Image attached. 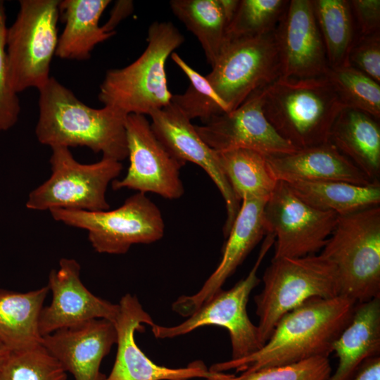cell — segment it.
Wrapping results in <instances>:
<instances>
[{
    "label": "cell",
    "instance_id": "obj_8",
    "mask_svg": "<svg viewBox=\"0 0 380 380\" xmlns=\"http://www.w3.org/2000/svg\"><path fill=\"white\" fill-rule=\"evenodd\" d=\"M51 150V175L30 193L27 208L91 212L108 210L107 188L120 175L121 162L102 157L96 163L82 164L74 158L69 148L56 146Z\"/></svg>",
    "mask_w": 380,
    "mask_h": 380
},
{
    "label": "cell",
    "instance_id": "obj_13",
    "mask_svg": "<svg viewBox=\"0 0 380 380\" xmlns=\"http://www.w3.org/2000/svg\"><path fill=\"white\" fill-rule=\"evenodd\" d=\"M125 129L129 165L122 179L112 182L113 189L153 193L170 200L182 197L184 188L180 170L185 163L158 140L145 115H128Z\"/></svg>",
    "mask_w": 380,
    "mask_h": 380
},
{
    "label": "cell",
    "instance_id": "obj_24",
    "mask_svg": "<svg viewBox=\"0 0 380 380\" xmlns=\"http://www.w3.org/2000/svg\"><path fill=\"white\" fill-rule=\"evenodd\" d=\"M109 0H63L59 9L65 27L58 37L55 55L63 59L84 61L93 49L115 32L99 26Z\"/></svg>",
    "mask_w": 380,
    "mask_h": 380
},
{
    "label": "cell",
    "instance_id": "obj_16",
    "mask_svg": "<svg viewBox=\"0 0 380 380\" xmlns=\"http://www.w3.org/2000/svg\"><path fill=\"white\" fill-rule=\"evenodd\" d=\"M151 127L158 140L176 158L201 167L213 181L225 202L227 219L223 234L227 238L241 202L235 196L220 166L217 152L200 137L195 125L171 102L149 114Z\"/></svg>",
    "mask_w": 380,
    "mask_h": 380
},
{
    "label": "cell",
    "instance_id": "obj_2",
    "mask_svg": "<svg viewBox=\"0 0 380 380\" xmlns=\"http://www.w3.org/2000/svg\"><path fill=\"white\" fill-rule=\"evenodd\" d=\"M37 140L51 148L86 146L121 162L127 157V115L108 106L91 108L51 77L40 89Z\"/></svg>",
    "mask_w": 380,
    "mask_h": 380
},
{
    "label": "cell",
    "instance_id": "obj_9",
    "mask_svg": "<svg viewBox=\"0 0 380 380\" xmlns=\"http://www.w3.org/2000/svg\"><path fill=\"white\" fill-rule=\"evenodd\" d=\"M49 212L58 222L87 230L91 246L99 253L124 254L134 244H148L160 240L165 232L159 208L140 192L112 210L53 208Z\"/></svg>",
    "mask_w": 380,
    "mask_h": 380
},
{
    "label": "cell",
    "instance_id": "obj_30",
    "mask_svg": "<svg viewBox=\"0 0 380 380\" xmlns=\"http://www.w3.org/2000/svg\"><path fill=\"white\" fill-rule=\"evenodd\" d=\"M344 108L380 118V85L350 65L329 68L325 75Z\"/></svg>",
    "mask_w": 380,
    "mask_h": 380
},
{
    "label": "cell",
    "instance_id": "obj_22",
    "mask_svg": "<svg viewBox=\"0 0 380 380\" xmlns=\"http://www.w3.org/2000/svg\"><path fill=\"white\" fill-rule=\"evenodd\" d=\"M333 352L338 363L329 380H351L366 360L380 355V297L355 305Z\"/></svg>",
    "mask_w": 380,
    "mask_h": 380
},
{
    "label": "cell",
    "instance_id": "obj_28",
    "mask_svg": "<svg viewBox=\"0 0 380 380\" xmlns=\"http://www.w3.org/2000/svg\"><path fill=\"white\" fill-rule=\"evenodd\" d=\"M217 152L222 171L241 202L244 198L270 196L279 180L265 155L246 148Z\"/></svg>",
    "mask_w": 380,
    "mask_h": 380
},
{
    "label": "cell",
    "instance_id": "obj_27",
    "mask_svg": "<svg viewBox=\"0 0 380 380\" xmlns=\"http://www.w3.org/2000/svg\"><path fill=\"white\" fill-rule=\"evenodd\" d=\"M170 8L199 41L213 66L227 40L229 20L221 0H172Z\"/></svg>",
    "mask_w": 380,
    "mask_h": 380
},
{
    "label": "cell",
    "instance_id": "obj_38",
    "mask_svg": "<svg viewBox=\"0 0 380 380\" xmlns=\"http://www.w3.org/2000/svg\"><path fill=\"white\" fill-rule=\"evenodd\" d=\"M351 380H380V355L366 360Z\"/></svg>",
    "mask_w": 380,
    "mask_h": 380
},
{
    "label": "cell",
    "instance_id": "obj_17",
    "mask_svg": "<svg viewBox=\"0 0 380 380\" xmlns=\"http://www.w3.org/2000/svg\"><path fill=\"white\" fill-rule=\"evenodd\" d=\"M81 267L73 258H61L59 267L49 274L52 298L42 310L39 328L42 336L94 319L115 322L119 305L93 294L80 279Z\"/></svg>",
    "mask_w": 380,
    "mask_h": 380
},
{
    "label": "cell",
    "instance_id": "obj_7",
    "mask_svg": "<svg viewBox=\"0 0 380 380\" xmlns=\"http://www.w3.org/2000/svg\"><path fill=\"white\" fill-rule=\"evenodd\" d=\"M58 0H20L19 11L7 28L6 54L10 82L19 94L38 90L49 80L50 64L58 44Z\"/></svg>",
    "mask_w": 380,
    "mask_h": 380
},
{
    "label": "cell",
    "instance_id": "obj_12",
    "mask_svg": "<svg viewBox=\"0 0 380 380\" xmlns=\"http://www.w3.org/2000/svg\"><path fill=\"white\" fill-rule=\"evenodd\" d=\"M263 217L267 234L275 237L272 259H277L319 251L334 230L338 215L308 205L279 180L265 205Z\"/></svg>",
    "mask_w": 380,
    "mask_h": 380
},
{
    "label": "cell",
    "instance_id": "obj_15",
    "mask_svg": "<svg viewBox=\"0 0 380 380\" xmlns=\"http://www.w3.org/2000/svg\"><path fill=\"white\" fill-rule=\"evenodd\" d=\"M118 305L119 312L113 323L117 335V353L113 369L106 380H189L209 376V369L200 360L180 368L153 362L135 341V333L143 331L144 324L151 327L155 324L152 317L144 310L138 298L130 293L123 296Z\"/></svg>",
    "mask_w": 380,
    "mask_h": 380
},
{
    "label": "cell",
    "instance_id": "obj_19",
    "mask_svg": "<svg viewBox=\"0 0 380 380\" xmlns=\"http://www.w3.org/2000/svg\"><path fill=\"white\" fill-rule=\"evenodd\" d=\"M268 198H248L241 201L239 213L227 237L219 265L197 293L180 296L172 303L173 311L188 317L222 289L227 279L267 234L263 210Z\"/></svg>",
    "mask_w": 380,
    "mask_h": 380
},
{
    "label": "cell",
    "instance_id": "obj_37",
    "mask_svg": "<svg viewBox=\"0 0 380 380\" xmlns=\"http://www.w3.org/2000/svg\"><path fill=\"white\" fill-rule=\"evenodd\" d=\"M350 2L359 37L380 31L379 0H352Z\"/></svg>",
    "mask_w": 380,
    "mask_h": 380
},
{
    "label": "cell",
    "instance_id": "obj_26",
    "mask_svg": "<svg viewBox=\"0 0 380 380\" xmlns=\"http://www.w3.org/2000/svg\"><path fill=\"white\" fill-rule=\"evenodd\" d=\"M283 182L308 205L338 215L380 204V184L363 186L339 181Z\"/></svg>",
    "mask_w": 380,
    "mask_h": 380
},
{
    "label": "cell",
    "instance_id": "obj_14",
    "mask_svg": "<svg viewBox=\"0 0 380 380\" xmlns=\"http://www.w3.org/2000/svg\"><path fill=\"white\" fill-rule=\"evenodd\" d=\"M264 87L253 92L236 109L195 125L200 137L216 151L246 148L269 156L298 150L266 118L262 109Z\"/></svg>",
    "mask_w": 380,
    "mask_h": 380
},
{
    "label": "cell",
    "instance_id": "obj_34",
    "mask_svg": "<svg viewBox=\"0 0 380 380\" xmlns=\"http://www.w3.org/2000/svg\"><path fill=\"white\" fill-rule=\"evenodd\" d=\"M210 372L218 380H329L332 374L329 357L324 356L242 372L239 376L225 372Z\"/></svg>",
    "mask_w": 380,
    "mask_h": 380
},
{
    "label": "cell",
    "instance_id": "obj_25",
    "mask_svg": "<svg viewBox=\"0 0 380 380\" xmlns=\"http://www.w3.org/2000/svg\"><path fill=\"white\" fill-rule=\"evenodd\" d=\"M49 289L44 286L27 292L0 289V340L17 351L39 345V321Z\"/></svg>",
    "mask_w": 380,
    "mask_h": 380
},
{
    "label": "cell",
    "instance_id": "obj_33",
    "mask_svg": "<svg viewBox=\"0 0 380 380\" xmlns=\"http://www.w3.org/2000/svg\"><path fill=\"white\" fill-rule=\"evenodd\" d=\"M289 1L239 0L227 28V39L252 37L274 30Z\"/></svg>",
    "mask_w": 380,
    "mask_h": 380
},
{
    "label": "cell",
    "instance_id": "obj_36",
    "mask_svg": "<svg viewBox=\"0 0 380 380\" xmlns=\"http://www.w3.org/2000/svg\"><path fill=\"white\" fill-rule=\"evenodd\" d=\"M348 65L380 83V31L358 37L350 52Z\"/></svg>",
    "mask_w": 380,
    "mask_h": 380
},
{
    "label": "cell",
    "instance_id": "obj_5",
    "mask_svg": "<svg viewBox=\"0 0 380 380\" xmlns=\"http://www.w3.org/2000/svg\"><path fill=\"white\" fill-rule=\"evenodd\" d=\"M335 266L340 296L356 303L380 297V206L344 215L320 253Z\"/></svg>",
    "mask_w": 380,
    "mask_h": 380
},
{
    "label": "cell",
    "instance_id": "obj_23",
    "mask_svg": "<svg viewBox=\"0 0 380 380\" xmlns=\"http://www.w3.org/2000/svg\"><path fill=\"white\" fill-rule=\"evenodd\" d=\"M329 141L374 184H380L379 120L356 109L343 108Z\"/></svg>",
    "mask_w": 380,
    "mask_h": 380
},
{
    "label": "cell",
    "instance_id": "obj_3",
    "mask_svg": "<svg viewBox=\"0 0 380 380\" xmlns=\"http://www.w3.org/2000/svg\"><path fill=\"white\" fill-rule=\"evenodd\" d=\"M343 108L326 76L279 77L264 87L266 118L297 149L329 141L331 128Z\"/></svg>",
    "mask_w": 380,
    "mask_h": 380
},
{
    "label": "cell",
    "instance_id": "obj_31",
    "mask_svg": "<svg viewBox=\"0 0 380 380\" xmlns=\"http://www.w3.org/2000/svg\"><path fill=\"white\" fill-rule=\"evenodd\" d=\"M170 56L190 82L184 93L172 94V103L189 119L200 118L203 122L215 115L228 112L227 106L205 76L192 68L177 53L173 52Z\"/></svg>",
    "mask_w": 380,
    "mask_h": 380
},
{
    "label": "cell",
    "instance_id": "obj_18",
    "mask_svg": "<svg viewBox=\"0 0 380 380\" xmlns=\"http://www.w3.org/2000/svg\"><path fill=\"white\" fill-rule=\"evenodd\" d=\"M280 77L325 76L329 66L315 15L312 0L289 1L276 29Z\"/></svg>",
    "mask_w": 380,
    "mask_h": 380
},
{
    "label": "cell",
    "instance_id": "obj_32",
    "mask_svg": "<svg viewBox=\"0 0 380 380\" xmlns=\"http://www.w3.org/2000/svg\"><path fill=\"white\" fill-rule=\"evenodd\" d=\"M0 380H68L67 372L42 345L11 351L0 365Z\"/></svg>",
    "mask_w": 380,
    "mask_h": 380
},
{
    "label": "cell",
    "instance_id": "obj_10",
    "mask_svg": "<svg viewBox=\"0 0 380 380\" xmlns=\"http://www.w3.org/2000/svg\"><path fill=\"white\" fill-rule=\"evenodd\" d=\"M274 241L273 234H267L257 260L248 275L230 289L218 291L185 321L170 327L153 324L151 327L156 338H175L201 327L217 326L225 328L229 332L232 345L231 360L245 357L260 350L263 344L260 339L258 327L248 317L247 304L251 291L260 281L257 272Z\"/></svg>",
    "mask_w": 380,
    "mask_h": 380
},
{
    "label": "cell",
    "instance_id": "obj_4",
    "mask_svg": "<svg viewBox=\"0 0 380 380\" xmlns=\"http://www.w3.org/2000/svg\"><path fill=\"white\" fill-rule=\"evenodd\" d=\"M184 37L170 22H153L147 46L126 67L108 70L100 85L99 100L126 115H148L171 102L165 63Z\"/></svg>",
    "mask_w": 380,
    "mask_h": 380
},
{
    "label": "cell",
    "instance_id": "obj_29",
    "mask_svg": "<svg viewBox=\"0 0 380 380\" xmlns=\"http://www.w3.org/2000/svg\"><path fill=\"white\" fill-rule=\"evenodd\" d=\"M312 4L329 68L349 65L350 52L359 37L350 1L312 0Z\"/></svg>",
    "mask_w": 380,
    "mask_h": 380
},
{
    "label": "cell",
    "instance_id": "obj_1",
    "mask_svg": "<svg viewBox=\"0 0 380 380\" xmlns=\"http://www.w3.org/2000/svg\"><path fill=\"white\" fill-rule=\"evenodd\" d=\"M356 304L343 296L311 298L284 315L260 350L241 359L214 364L209 371L250 372L329 357L334 341L350 322Z\"/></svg>",
    "mask_w": 380,
    "mask_h": 380
},
{
    "label": "cell",
    "instance_id": "obj_6",
    "mask_svg": "<svg viewBox=\"0 0 380 380\" xmlns=\"http://www.w3.org/2000/svg\"><path fill=\"white\" fill-rule=\"evenodd\" d=\"M262 279L263 288L254 300L263 345L289 312L311 298L340 296L336 269L321 254L272 259Z\"/></svg>",
    "mask_w": 380,
    "mask_h": 380
},
{
    "label": "cell",
    "instance_id": "obj_20",
    "mask_svg": "<svg viewBox=\"0 0 380 380\" xmlns=\"http://www.w3.org/2000/svg\"><path fill=\"white\" fill-rule=\"evenodd\" d=\"M116 341L113 323L94 319L45 335L41 343L75 380H106L101 364Z\"/></svg>",
    "mask_w": 380,
    "mask_h": 380
},
{
    "label": "cell",
    "instance_id": "obj_40",
    "mask_svg": "<svg viewBox=\"0 0 380 380\" xmlns=\"http://www.w3.org/2000/svg\"><path fill=\"white\" fill-rule=\"evenodd\" d=\"M10 350L0 340V365L10 354Z\"/></svg>",
    "mask_w": 380,
    "mask_h": 380
},
{
    "label": "cell",
    "instance_id": "obj_35",
    "mask_svg": "<svg viewBox=\"0 0 380 380\" xmlns=\"http://www.w3.org/2000/svg\"><path fill=\"white\" fill-rule=\"evenodd\" d=\"M6 15L0 1V132L12 128L18 122L21 108L18 96L11 87L6 54Z\"/></svg>",
    "mask_w": 380,
    "mask_h": 380
},
{
    "label": "cell",
    "instance_id": "obj_41",
    "mask_svg": "<svg viewBox=\"0 0 380 380\" xmlns=\"http://www.w3.org/2000/svg\"><path fill=\"white\" fill-rule=\"evenodd\" d=\"M206 379V380H218V379H217L216 378H215L214 376H212L210 372V375H209V376H208L207 379Z\"/></svg>",
    "mask_w": 380,
    "mask_h": 380
},
{
    "label": "cell",
    "instance_id": "obj_39",
    "mask_svg": "<svg viewBox=\"0 0 380 380\" xmlns=\"http://www.w3.org/2000/svg\"><path fill=\"white\" fill-rule=\"evenodd\" d=\"M132 8L133 4L131 1H118L112 11L110 18L103 25L104 27L110 32H115V26L131 13Z\"/></svg>",
    "mask_w": 380,
    "mask_h": 380
},
{
    "label": "cell",
    "instance_id": "obj_21",
    "mask_svg": "<svg viewBox=\"0 0 380 380\" xmlns=\"http://www.w3.org/2000/svg\"><path fill=\"white\" fill-rule=\"evenodd\" d=\"M280 181H339L357 185L372 183L330 141L283 154L266 156Z\"/></svg>",
    "mask_w": 380,
    "mask_h": 380
},
{
    "label": "cell",
    "instance_id": "obj_11",
    "mask_svg": "<svg viewBox=\"0 0 380 380\" xmlns=\"http://www.w3.org/2000/svg\"><path fill=\"white\" fill-rule=\"evenodd\" d=\"M281 75L274 30L257 36L227 39L212 70L205 77L229 112Z\"/></svg>",
    "mask_w": 380,
    "mask_h": 380
}]
</instances>
